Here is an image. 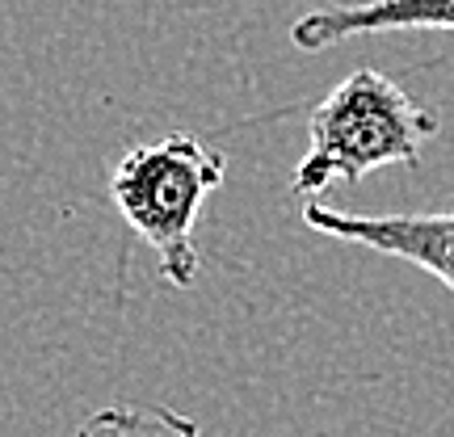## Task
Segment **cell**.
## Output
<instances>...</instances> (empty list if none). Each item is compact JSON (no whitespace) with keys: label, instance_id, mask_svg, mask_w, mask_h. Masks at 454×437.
<instances>
[{"label":"cell","instance_id":"1","mask_svg":"<svg viewBox=\"0 0 454 437\" xmlns=\"http://www.w3.org/2000/svg\"><path fill=\"white\" fill-rule=\"evenodd\" d=\"M438 130L442 118L429 105L412 101L383 72L357 67L308 113V152L291 173V194L311 202L379 168H417L421 147Z\"/></svg>","mask_w":454,"mask_h":437},{"label":"cell","instance_id":"3","mask_svg":"<svg viewBox=\"0 0 454 437\" xmlns=\"http://www.w3.org/2000/svg\"><path fill=\"white\" fill-rule=\"evenodd\" d=\"M303 223L320 236L362 244L371 253L408 261L454 294V211L438 215H349L325 202H303Z\"/></svg>","mask_w":454,"mask_h":437},{"label":"cell","instance_id":"5","mask_svg":"<svg viewBox=\"0 0 454 437\" xmlns=\"http://www.w3.org/2000/svg\"><path fill=\"white\" fill-rule=\"evenodd\" d=\"M72 437H202V425L164 404H110L84 417Z\"/></svg>","mask_w":454,"mask_h":437},{"label":"cell","instance_id":"4","mask_svg":"<svg viewBox=\"0 0 454 437\" xmlns=\"http://www.w3.org/2000/svg\"><path fill=\"white\" fill-rule=\"evenodd\" d=\"M434 30L454 34V0H354L311 9L291 26V43L299 51H328L345 38L362 34H408Z\"/></svg>","mask_w":454,"mask_h":437},{"label":"cell","instance_id":"2","mask_svg":"<svg viewBox=\"0 0 454 437\" xmlns=\"http://www.w3.org/2000/svg\"><path fill=\"white\" fill-rule=\"evenodd\" d=\"M227 156L202 144L190 130L164 135L156 144L127 147L110 173V202L118 219L156 253L160 277L168 286H194L198 257V219L207 198L223 185Z\"/></svg>","mask_w":454,"mask_h":437}]
</instances>
